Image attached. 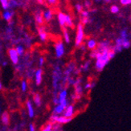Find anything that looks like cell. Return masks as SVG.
<instances>
[{"label": "cell", "mask_w": 131, "mask_h": 131, "mask_svg": "<svg viewBox=\"0 0 131 131\" xmlns=\"http://www.w3.org/2000/svg\"><path fill=\"white\" fill-rule=\"evenodd\" d=\"M84 39V29H83V25L82 24H80L78 25V29H77V35L76 39V46L78 47L81 45L82 43V40Z\"/></svg>", "instance_id": "obj_1"}, {"label": "cell", "mask_w": 131, "mask_h": 131, "mask_svg": "<svg viewBox=\"0 0 131 131\" xmlns=\"http://www.w3.org/2000/svg\"><path fill=\"white\" fill-rule=\"evenodd\" d=\"M51 119L52 121L56 122V123H60V124H65V123H68L69 122L72 121V117H66L64 116L63 117H59L57 115H52L51 117Z\"/></svg>", "instance_id": "obj_2"}, {"label": "cell", "mask_w": 131, "mask_h": 131, "mask_svg": "<svg viewBox=\"0 0 131 131\" xmlns=\"http://www.w3.org/2000/svg\"><path fill=\"white\" fill-rule=\"evenodd\" d=\"M8 53H9V56H10V58L12 61V63L14 64H17L19 62V55L17 53L16 50L14 49V48H11L8 51Z\"/></svg>", "instance_id": "obj_3"}, {"label": "cell", "mask_w": 131, "mask_h": 131, "mask_svg": "<svg viewBox=\"0 0 131 131\" xmlns=\"http://www.w3.org/2000/svg\"><path fill=\"white\" fill-rule=\"evenodd\" d=\"M56 53L58 58H60L64 54V47L62 43H58L56 45Z\"/></svg>", "instance_id": "obj_4"}, {"label": "cell", "mask_w": 131, "mask_h": 131, "mask_svg": "<svg viewBox=\"0 0 131 131\" xmlns=\"http://www.w3.org/2000/svg\"><path fill=\"white\" fill-rule=\"evenodd\" d=\"M42 73H43V71L41 68H39L38 69L36 72V84L38 85H39L41 84V81H42Z\"/></svg>", "instance_id": "obj_5"}, {"label": "cell", "mask_w": 131, "mask_h": 131, "mask_svg": "<svg viewBox=\"0 0 131 131\" xmlns=\"http://www.w3.org/2000/svg\"><path fill=\"white\" fill-rule=\"evenodd\" d=\"M27 110H28V114H29L30 117H33L34 115H35V111H34L32 104L30 101H27Z\"/></svg>", "instance_id": "obj_6"}, {"label": "cell", "mask_w": 131, "mask_h": 131, "mask_svg": "<svg viewBox=\"0 0 131 131\" xmlns=\"http://www.w3.org/2000/svg\"><path fill=\"white\" fill-rule=\"evenodd\" d=\"M66 111H65V113H64V117H72V115H73V106L72 105H68L66 108Z\"/></svg>", "instance_id": "obj_7"}, {"label": "cell", "mask_w": 131, "mask_h": 131, "mask_svg": "<svg viewBox=\"0 0 131 131\" xmlns=\"http://www.w3.org/2000/svg\"><path fill=\"white\" fill-rule=\"evenodd\" d=\"M14 15H15V12H14V11H10V10H6L5 12L3 14V19H4L5 20L10 21Z\"/></svg>", "instance_id": "obj_8"}, {"label": "cell", "mask_w": 131, "mask_h": 131, "mask_svg": "<svg viewBox=\"0 0 131 131\" xmlns=\"http://www.w3.org/2000/svg\"><path fill=\"white\" fill-rule=\"evenodd\" d=\"M64 109H65V108L61 104H58L56 106V108L53 110V114H60V113H63Z\"/></svg>", "instance_id": "obj_9"}, {"label": "cell", "mask_w": 131, "mask_h": 131, "mask_svg": "<svg viewBox=\"0 0 131 131\" xmlns=\"http://www.w3.org/2000/svg\"><path fill=\"white\" fill-rule=\"evenodd\" d=\"M43 17L47 21H50L51 19H52V12L50 10H47L46 11H44Z\"/></svg>", "instance_id": "obj_10"}, {"label": "cell", "mask_w": 131, "mask_h": 131, "mask_svg": "<svg viewBox=\"0 0 131 131\" xmlns=\"http://www.w3.org/2000/svg\"><path fill=\"white\" fill-rule=\"evenodd\" d=\"M1 119H2V122L4 125H8L9 124V115H8V113L7 112H5V113H3Z\"/></svg>", "instance_id": "obj_11"}, {"label": "cell", "mask_w": 131, "mask_h": 131, "mask_svg": "<svg viewBox=\"0 0 131 131\" xmlns=\"http://www.w3.org/2000/svg\"><path fill=\"white\" fill-rule=\"evenodd\" d=\"M58 20L60 26L63 27L65 24V15L63 13H59L58 15Z\"/></svg>", "instance_id": "obj_12"}, {"label": "cell", "mask_w": 131, "mask_h": 131, "mask_svg": "<svg viewBox=\"0 0 131 131\" xmlns=\"http://www.w3.org/2000/svg\"><path fill=\"white\" fill-rule=\"evenodd\" d=\"M67 94H68V93H67V91L66 90H62L61 92H60V93L59 94V96H58V98H59V102L60 103V102L62 101H64V99H66V97H67ZM59 103V104H60Z\"/></svg>", "instance_id": "obj_13"}, {"label": "cell", "mask_w": 131, "mask_h": 131, "mask_svg": "<svg viewBox=\"0 0 131 131\" xmlns=\"http://www.w3.org/2000/svg\"><path fill=\"white\" fill-rule=\"evenodd\" d=\"M39 38L41 39L42 41H45L47 39V33L45 32L43 29H39Z\"/></svg>", "instance_id": "obj_14"}, {"label": "cell", "mask_w": 131, "mask_h": 131, "mask_svg": "<svg viewBox=\"0 0 131 131\" xmlns=\"http://www.w3.org/2000/svg\"><path fill=\"white\" fill-rule=\"evenodd\" d=\"M87 45H88V48H90V49H93V48H95L96 46V42L94 40V39H89V40Z\"/></svg>", "instance_id": "obj_15"}, {"label": "cell", "mask_w": 131, "mask_h": 131, "mask_svg": "<svg viewBox=\"0 0 131 131\" xmlns=\"http://www.w3.org/2000/svg\"><path fill=\"white\" fill-rule=\"evenodd\" d=\"M34 101H35L36 105L38 107H39V106H40V105H41V97H40V96H39V93L36 94L35 98H34Z\"/></svg>", "instance_id": "obj_16"}, {"label": "cell", "mask_w": 131, "mask_h": 131, "mask_svg": "<svg viewBox=\"0 0 131 131\" xmlns=\"http://www.w3.org/2000/svg\"><path fill=\"white\" fill-rule=\"evenodd\" d=\"M19 5V3L15 1V0H11V1L8 3V8H13V7H16Z\"/></svg>", "instance_id": "obj_17"}, {"label": "cell", "mask_w": 131, "mask_h": 131, "mask_svg": "<svg viewBox=\"0 0 131 131\" xmlns=\"http://www.w3.org/2000/svg\"><path fill=\"white\" fill-rule=\"evenodd\" d=\"M122 47H123V48H126V49L130 47V41L129 40V39H123Z\"/></svg>", "instance_id": "obj_18"}, {"label": "cell", "mask_w": 131, "mask_h": 131, "mask_svg": "<svg viewBox=\"0 0 131 131\" xmlns=\"http://www.w3.org/2000/svg\"><path fill=\"white\" fill-rule=\"evenodd\" d=\"M36 22L38 23V24H43V17H42V15H41L40 12L37 13L36 15Z\"/></svg>", "instance_id": "obj_19"}, {"label": "cell", "mask_w": 131, "mask_h": 131, "mask_svg": "<svg viewBox=\"0 0 131 131\" xmlns=\"http://www.w3.org/2000/svg\"><path fill=\"white\" fill-rule=\"evenodd\" d=\"M65 24H67L68 27H72V19L69 15H65Z\"/></svg>", "instance_id": "obj_20"}, {"label": "cell", "mask_w": 131, "mask_h": 131, "mask_svg": "<svg viewBox=\"0 0 131 131\" xmlns=\"http://www.w3.org/2000/svg\"><path fill=\"white\" fill-rule=\"evenodd\" d=\"M15 50H16V52H17V53H18L19 56H22L23 54H24V47L21 46V45H19V46H17V48H16Z\"/></svg>", "instance_id": "obj_21"}, {"label": "cell", "mask_w": 131, "mask_h": 131, "mask_svg": "<svg viewBox=\"0 0 131 131\" xmlns=\"http://www.w3.org/2000/svg\"><path fill=\"white\" fill-rule=\"evenodd\" d=\"M0 3L2 4V7L4 10H7L8 9V0H0Z\"/></svg>", "instance_id": "obj_22"}, {"label": "cell", "mask_w": 131, "mask_h": 131, "mask_svg": "<svg viewBox=\"0 0 131 131\" xmlns=\"http://www.w3.org/2000/svg\"><path fill=\"white\" fill-rule=\"evenodd\" d=\"M121 38L122 39H128V32L126 30H122L121 31Z\"/></svg>", "instance_id": "obj_23"}, {"label": "cell", "mask_w": 131, "mask_h": 131, "mask_svg": "<svg viewBox=\"0 0 131 131\" xmlns=\"http://www.w3.org/2000/svg\"><path fill=\"white\" fill-rule=\"evenodd\" d=\"M64 39H65L66 43H68L70 42V38H69V36H68V33L67 30L64 31Z\"/></svg>", "instance_id": "obj_24"}, {"label": "cell", "mask_w": 131, "mask_h": 131, "mask_svg": "<svg viewBox=\"0 0 131 131\" xmlns=\"http://www.w3.org/2000/svg\"><path fill=\"white\" fill-rule=\"evenodd\" d=\"M76 86V93L77 95H81L82 93V88L80 84H77V85H75Z\"/></svg>", "instance_id": "obj_25"}, {"label": "cell", "mask_w": 131, "mask_h": 131, "mask_svg": "<svg viewBox=\"0 0 131 131\" xmlns=\"http://www.w3.org/2000/svg\"><path fill=\"white\" fill-rule=\"evenodd\" d=\"M111 12L113 13V14H116V13H118L119 12V7L117 6H113L111 7Z\"/></svg>", "instance_id": "obj_26"}, {"label": "cell", "mask_w": 131, "mask_h": 131, "mask_svg": "<svg viewBox=\"0 0 131 131\" xmlns=\"http://www.w3.org/2000/svg\"><path fill=\"white\" fill-rule=\"evenodd\" d=\"M27 82L25 81H22V84H21V89L23 92H25L27 90Z\"/></svg>", "instance_id": "obj_27"}, {"label": "cell", "mask_w": 131, "mask_h": 131, "mask_svg": "<svg viewBox=\"0 0 131 131\" xmlns=\"http://www.w3.org/2000/svg\"><path fill=\"white\" fill-rule=\"evenodd\" d=\"M115 54H116V52H114L113 50H109V52H108V56H109V58L111 60V59H113V57L115 56Z\"/></svg>", "instance_id": "obj_28"}, {"label": "cell", "mask_w": 131, "mask_h": 131, "mask_svg": "<svg viewBox=\"0 0 131 131\" xmlns=\"http://www.w3.org/2000/svg\"><path fill=\"white\" fill-rule=\"evenodd\" d=\"M52 129V125L51 124V123H49V124H48L46 126L44 127V129H43V131H51Z\"/></svg>", "instance_id": "obj_29"}, {"label": "cell", "mask_w": 131, "mask_h": 131, "mask_svg": "<svg viewBox=\"0 0 131 131\" xmlns=\"http://www.w3.org/2000/svg\"><path fill=\"white\" fill-rule=\"evenodd\" d=\"M60 104H61V105H63L64 108H66V107L68 105V100H67V99H64V101H62Z\"/></svg>", "instance_id": "obj_30"}, {"label": "cell", "mask_w": 131, "mask_h": 131, "mask_svg": "<svg viewBox=\"0 0 131 131\" xmlns=\"http://www.w3.org/2000/svg\"><path fill=\"white\" fill-rule=\"evenodd\" d=\"M120 2L122 5H129L131 3V0H120Z\"/></svg>", "instance_id": "obj_31"}, {"label": "cell", "mask_w": 131, "mask_h": 131, "mask_svg": "<svg viewBox=\"0 0 131 131\" xmlns=\"http://www.w3.org/2000/svg\"><path fill=\"white\" fill-rule=\"evenodd\" d=\"M122 42H123V39L121 37L118 38L116 40V45H121V46H122Z\"/></svg>", "instance_id": "obj_32"}, {"label": "cell", "mask_w": 131, "mask_h": 131, "mask_svg": "<svg viewBox=\"0 0 131 131\" xmlns=\"http://www.w3.org/2000/svg\"><path fill=\"white\" fill-rule=\"evenodd\" d=\"M89 64H90V62H89V61H88V62H86V63H85V64H84L83 68H84V71H87V70H88L89 66Z\"/></svg>", "instance_id": "obj_33"}, {"label": "cell", "mask_w": 131, "mask_h": 131, "mask_svg": "<svg viewBox=\"0 0 131 131\" xmlns=\"http://www.w3.org/2000/svg\"><path fill=\"white\" fill-rule=\"evenodd\" d=\"M76 8H77V10L79 11V12H81V11H82V6H81V5L77 4V5H76Z\"/></svg>", "instance_id": "obj_34"}, {"label": "cell", "mask_w": 131, "mask_h": 131, "mask_svg": "<svg viewBox=\"0 0 131 131\" xmlns=\"http://www.w3.org/2000/svg\"><path fill=\"white\" fill-rule=\"evenodd\" d=\"M88 20H89L88 17H83V19H82V24H86L87 23H88Z\"/></svg>", "instance_id": "obj_35"}, {"label": "cell", "mask_w": 131, "mask_h": 131, "mask_svg": "<svg viewBox=\"0 0 131 131\" xmlns=\"http://www.w3.org/2000/svg\"><path fill=\"white\" fill-rule=\"evenodd\" d=\"M29 130L30 131H35L36 129H35V126H34L33 124H30L29 125Z\"/></svg>", "instance_id": "obj_36"}, {"label": "cell", "mask_w": 131, "mask_h": 131, "mask_svg": "<svg viewBox=\"0 0 131 131\" xmlns=\"http://www.w3.org/2000/svg\"><path fill=\"white\" fill-rule=\"evenodd\" d=\"M91 5H92V3H91V1H89V0L85 1V6H86V7H89Z\"/></svg>", "instance_id": "obj_37"}, {"label": "cell", "mask_w": 131, "mask_h": 131, "mask_svg": "<svg viewBox=\"0 0 131 131\" xmlns=\"http://www.w3.org/2000/svg\"><path fill=\"white\" fill-rule=\"evenodd\" d=\"M82 12V16L83 17H88L89 16V12L88 11H81Z\"/></svg>", "instance_id": "obj_38"}, {"label": "cell", "mask_w": 131, "mask_h": 131, "mask_svg": "<svg viewBox=\"0 0 131 131\" xmlns=\"http://www.w3.org/2000/svg\"><path fill=\"white\" fill-rule=\"evenodd\" d=\"M43 57H40L39 58V66H42L43 64Z\"/></svg>", "instance_id": "obj_39"}, {"label": "cell", "mask_w": 131, "mask_h": 131, "mask_svg": "<svg viewBox=\"0 0 131 131\" xmlns=\"http://www.w3.org/2000/svg\"><path fill=\"white\" fill-rule=\"evenodd\" d=\"M84 89H91V83H88L86 85L84 86Z\"/></svg>", "instance_id": "obj_40"}, {"label": "cell", "mask_w": 131, "mask_h": 131, "mask_svg": "<svg viewBox=\"0 0 131 131\" xmlns=\"http://www.w3.org/2000/svg\"><path fill=\"white\" fill-rule=\"evenodd\" d=\"M48 1L50 4H55L56 3V0H48Z\"/></svg>", "instance_id": "obj_41"}, {"label": "cell", "mask_w": 131, "mask_h": 131, "mask_svg": "<svg viewBox=\"0 0 131 131\" xmlns=\"http://www.w3.org/2000/svg\"><path fill=\"white\" fill-rule=\"evenodd\" d=\"M2 64H3V66H6V65L7 64V61H3Z\"/></svg>", "instance_id": "obj_42"}, {"label": "cell", "mask_w": 131, "mask_h": 131, "mask_svg": "<svg viewBox=\"0 0 131 131\" xmlns=\"http://www.w3.org/2000/svg\"><path fill=\"white\" fill-rule=\"evenodd\" d=\"M81 50H85V47H84V45H81Z\"/></svg>", "instance_id": "obj_43"}, {"label": "cell", "mask_w": 131, "mask_h": 131, "mask_svg": "<svg viewBox=\"0 0 131 131\" xmlns=\"http://www.w3.org/2000/svg\"><path fill=\"white\" fill-rule=\"evenodd\" d=\"M3 89V84H2V83L0 82V90H1Z\"/></svg>", "instance_id": "obj_44"}, {"label": "cell", "mask_w": 131, "mask_h": 131, "mask_svg": "<svg viewBox=\"0 0 131 131\" xmlns=\"http://www.w3.org/2000/svg\"><path fill=\"white\" fill-rule=\"evenodd\" d=\"M93 1L96 2V3H100L101 1H102V0H93Z\"/></svg>", "instance_id": "obj_45"}, {"label": "cell", "mask_w": 131, "mask_h": 131, "mask_svg": "<svg viewBox=\"0 0 131 131\" xmlns=\"http://www.w3.org/2000/svg\"><path fill=\"white\" fill-rule=\"evenodd\" d=\"M37 1H38L39 3H43V0H37Z\"/></svg>", "instance_id": "obj_46"}, {"label": "cell", "mask_w": 131, "mask_h": 131, "mask_svg": "<svg viewBox=\"0 0 131 131\" xmlns=\"http://www.w3.org/2000/svg\"><path fill=\"white\" fill-rule=\"evenodd\" d=\"M104 1H105L106 3H110V2H111V0H104Z\"/></svg>", "instance_id": "obj_47"}, {"label": "cell", "mask_w": 131, "mask_h": 131, "mask_svg": "<svg viewBox=\"0 0 131 131\" xmlns=\"http://www.w3.org/2000/svg\"><path fill=\"white\" fill-rule=\"evenodd\" d=\"M114 1H117V0H114Z\"/></svg>", "instance_id": "obj_48"}, {"label": "cell", "mask_w": 131, "mask_h": 131, "mask_svg": "<svg viewBox=\"0 0 131 131\" xmlns=\"http://www.w3.org/2000/svg\"><path fill=\"white\" fill-rule=\"evenodd\" d=\"M10 1H11V0H10Z\"/></svg>", "instance_id": "obj_49"}, {"label": "cell", "mask_w": 131, "mask_h": 131, "mask_svg": "<svg viewBox=\"0 0 131 131\" xmlns=\"http://www.w3.org/2000/svg\"><path fill=\"white\" fill-rule=\"evenodd\" d=\"M0 112H1V110H0Z\"/></svg>", "instance_id": "obj_50"}]
</instances>
